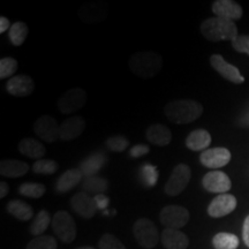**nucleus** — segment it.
I'll list each match as a JSON object with an SVG mask.
<instances>
[{
  "mask_svg": "<svg viewBox=\"0 0 249 249\" xmlns=\"http://www.w3.org/2000/svg\"><path fill=\"white\" fill-rule=\"evenodd\" d=\"M165 117L176 124L194 123L203 113V105L193 99H176L164 107Z\"/></svg>",
  "mask_w": 249,
  "mask_h": 249,
  "instance_id": "obj_1",
  "label": "nucleus"
},
{
  "mask_svg": "<svg viewBox=\"0 0 249 249\" xmlns=\"http://www.w3.org/2000/svg\"><path fill=\"white\" fill-rule=\"evenodd\" d=\"M128 66L134 75L145 80L151 79L160 73L163 58L154 51H138L129 58Z\"/></svg>",
  "mask_w": 249,
  "mask_h": 249,
  "instance_id": "obj_2",
  "label": "nucleus"
},
{
  "mask_svg": "<svg viewBox=\"0 0 249 249\" xmlns=\"http://www.w3.org/2000/svg\"><path fill=\"white\" fill-rule=\"evenodd\" d=\"M201 34L209 42L234 40L238 37V28L235 22L222 18H209L201 23Z\"/></svg>",
  "mask_w": 249,
  "mask_h": 249,
  "instance_id": "obj_3",
  "label": "nucleus"
},
{
  "mask_svg": "<svg viewBox=\"0 0 249 249\" xmlns=\"http://www.w3.org/2000/svg\"><path fill=\"white\" fill-rule=\"evenodd\" d=\"M133 234L138 244L144 249H152L160 241L157 227L148 218H139L133 225Z\"/></svg>",
  "mask_w": 249,
  "mask_h": 249,
  "instance_id": "obj_4",
  "label": "nucleus"
},
{
  "mask_svg": "<svg viewBox=\"0 0 249 249\" xmlns=\"http://www.w3.org/2000/svg\"><path fill=\"white\" fill-rule=\"evenodd\" d=\"M52 230L54 234L65 244H71L75 240L77 230L73 217L67 211H58L52 217Z\"/></svg>",
  "mask_w": 249,
  "mask_h": 249,
  "instance_id": "obj_5",
  "label": "nucleus"
},
{
  "mask_svg": "<svg viewBox=\"0 0 249 249\" xmlns=\"http://www.w3.org/2000/svg\"><path fill=\"white\" fill-rule=\"evenodd\" d=\"M192 179V171L185 163H180L174 167L169 180L164 186L165 194L169 196H178L185 191Z\"/></svg>",
  "mask_w": 249,
  "mask_h": 249,
  "instance_id": "obj_6",
  "label": "nucleus"
},
{
  "mask_svg": "<svg viewBox=\"0 0 249 249\" xmlns=\"http://www.w3.org/2000/svg\"><path fill=\"white\" fill-rule=\"evenodd\" d=\"M87 99H88V95L85 89L79 88V87L71 88L59 97L57 102L58 110L64 114L74 113L85 107Z\"/></svg>",
  "mask_w": 249,
  "mask_h": 249,
  "instance_id": "obj_7",
  "label": "nucleus"
},
{
  "mask_svg": "<svg viewBox=\"0 0 249 249\" xmlns=\"http://www.w3.org/2000/svg\"><path fill=\"white\" fill-rule=\"evenodd\" d=\"M189 211L182 205H166L160 213V220L166 229L180 230L189 222Z\"/></svg>",
  "mask_w": 249,
  "mask_h": 249,
  "instance_id": "obj_8",
  "label": "nucleus"
},
{
  "mask_svg": "<svg viewBox=\"0 0 249 249\" xmlns=\"http://www.w3.org/2000/svg\"><path fill=\"white\" fill-rule=\"evenodd\" d=\"M34 132L39 139H42V141L54 143L60 139V124L55 118L44 114L34 123Z\"/></svg>",
  "mask_w": 249,
  "mask_h": 249,
  "instance_id": "obj_9",
  "label": "nucleus"
},
{
  "mask_svg": "<svg viewBox=\"0 0 249 249\" xmlns=\"http://www.w3.org/2000/svg\"><path fill=\"white\" fill-rule=\"evenodd\" d=\"M6 91L14 97H28L35 90V81L29 75L20 74L11 77L6 83Z\"/></svg>",
  "mask_w": 249,
  "mask_h": 249,
  "instance_id": "obj_10",
  "label": "nucleus"
},
{
  "mask_svg": "<svg viewBox=\"0 0 249 249\" xmlns=\"http://www.w3.org/2000/svg\"><path fill=\"white\" fill-rule=\"evenodd\" d=\"M203 188L209 193H216V194H226L231 189L232 182L229 176L222 171H211L207 173L202 179Z\"/></svg>",
  "mask_w": 249,
  "mask_h": 249,
  "instance_id": "obj_11",
  "label": "nucleus"
},
{
  "mask_svg": "<svg viewBox=\"0 0 249 249\" xmlns=\"http://www.w3.org/2000/svg\"><path fill=\"white\" fill-rule=\"evenodd\" d=\"M238 201L231 194H220L211 201L208 207V213L213 218H222L235 210Z\"/></svg>",
  "mask_w": 249,
  "mask_h": 249,
  "instance_id": "obj_12",
  "label": "nucleus"
},
{
  "mask_svg": "<svg viewBox=\"0 0 249 249\" xmlns=\"http://www.w3.org/2000/svg\"><path fill=\"white\" fill-rule=\"evenodd\" d=\"M211 66L217 73H219L224 79H226L230 82L235 83V85H240L244 83L245 77L241 75L238 68L233 65L227 62L220 54H213L210 57Z\"/></svg>",
  "mask_w": 249,
  "mask_h": 249,
  "instance_id": "obj_13",
  "label": "nucleus"
},
{
  "mask_svg": "<svg viewBox=\"0 0 249 249\" xmlns=\"http://www.w3.org/2000/svg\"><path fill=\"white\" fill-rule=\"evenodd\" d=\"M231 160V152L226 148H213L203 151L200 161L208 169H220L226 166Z\"/></svg>",
  "mask_w": 249,
  "mask_h": 249,
  "instance_id": "obj_14",
  "label": "nucleus"
},
{
  "mask_svg": "<svg viewBox=\"0 0 249 249\" xmlns=\"http://www.w3.org/2000/svg\"><path fill=\"white\" fill-rule=\"evenodd\" d=\"M71 207L79 216L85 219L92 218L97 211L95 198L85 192L76 193L75 195H73V197L71 198Z\"/></svg>",
  "mask_w": 249,
  "mask_h": 249,
  "instance_id": "obj_15",
  "label": "nucleus"
},
{
  "mask_svg": "<svg viewBox=\"0 0 249 249\" xmlns=\"http://www.w3.org/2000/svg\"><path fill=\"white\" fill-rule=\"evenodd\" d=\"M107 15V4L102 1L87 2L80 8L79 17L83 22L98 23Z\"/></svg>",
  "mask_w": 249,
  "mask_h": 249,
  "instance_id": "obj_16",
  "label": "nucleus"
},
{
  "mask_svg": "<svg viewBox=\"0 0 249 249\" xmlns=\"http://www.w3.org/2000/svg\"><path fill=\"white\" fill-rule=\"evenodd\" d=\"M86 120L82 117H70L60 124V140L68 142L79 138L86 129Z\"/></svg>",
  "mask_w": 249,
  "mask_h": 249,
  "instance_id": "obj_17",
  "label": "nucleus"
},
{
  "mask_svg": "<svg viewBox=\"0 0 249 249\" xmlns=\"http://www.w3.org/2000/svg\"><path fill=\"white\" fill-rule=\"evenodd\" d=\"M213 12L217 18H226L233 22L241 18L244 13L241 6L232 0H217L213 4Z\"/></svg>",
  "mask_w": 249,
  "mask_h": 249,
  "instance_id": "obj_18",
  "label": "nucleus"
},
{
  "mask_svg": "<svg viewBox=\"0 0 249 249\" xmlns=\"http://www.w3.org/2000/svg\"><path fill=\"white\" fill-rule=\"evenodd\" d=\"M145 138L152 144L158 145V147H166L172 141V133L165 124H154L148 127Z\"/></svg>",
  "mask_w": 249,
  "mask_h": 249,
  "instance_id": "obj_19",
  "label": "nucleus"
},
{
  "mask_svg": "<svg viewBox=\"0 0 249 249\" xmlns=\"http://www.w3.org/2000/svg\"><path fill=\"white\" fill-rule=\"evenodd\" d=\"M161 244L166 249H187L189 239L180 230L165 229L161 232Z\"/></svg>",
  "mask_w": 249,
  "mask_h": 249,
  "instance_id": "obj_20",
  "label": "nucleus"
},
{
  "mask_svg": "<svg viewBox=\"0 0 249 249\" xmlns=\"http://www.w3.org/2000/svg\"><path fill=\"white\" fill-rule=\"evenodd\" d=\"M82 177L83 174L80 171V169H70L65 171L57 180V183H55V191L60 193V194L68 193L71 191L74 187L79 185L81 180H82Z\"/></svg>",
  "mask_w": 249,
  "mask_h": 249,
  "instance_id": "obj_21",
  "label": "nucleus"
},
{
  "mask_svg": "<svg viewBox=\"0 0 249 249\" xmlns=\"http://www.w3.org/2000/svg\"><path fill=\"white\" fill-rule=\"evenodd\" d=\"M29 169V165L22 160H4L0 161V174L5 178H20L26 176Z\"/></svg>",
  "mask_w": 249,
  "mask_h": 249,
  "instance_id": "obj_22",
  "label": "nucleus"
},
{
  "mask_svg": "<svg viewBox=\"0 0 249 249\" xmlns=\"http://www.w3.org/2000/svg\"><path fill=\"white\" fill-rule=\"evenodd\" d=\"M211 144V135L205 129H195L186 138V147L192 151H205Z\"/></svg>",
  "mask_w": 249,
  "mask_h": 249,
  "instance_id": "obj_23",
  "label": "nucleus"
},
{
  "mask_svg": "<svg viewBox=\"0 0 249 249\" xmlns=\"http://www.w3.org/2000/svg\"><path fill=\"white\" fill-rule=\"evenodd\" d=\"M18 151L23 156L30 158V160H43V156L45 155L46 149L42 142L37 141L35 139L26 138L22 139L18 143Z\"/></svg>",
  "mask_w": 249,
  "mask_h": 249,
  "instance_id": "obj_24",
  "label": "nucleus"
},
{
  "mask_svg": "<svg viewBox=\"0 0 249 249\" xmlns=\"http://www.w3.org/2000/svg\"><path fill=\"white\" fill-rule=\"evenodd\" d=\"M105 161H107V156L104 154H102L101 151L93 152V154L89 155L88 157H86L85 160L81 161L80 171L86 178L93 177L102 169Z\"/></svg>",
  "mask_w": 249,
  "mask_h": 249,
  "instance_id": "obj_25",
  "label": "nucleus"
},
{
  "mask_svg": "<svg viewBox=\"0 0 249 249\" xmlns=\"http://www.w3.org/2000/svg\"><path fill=\"white\" fill-rule=\"evenodd\" d=\"M6 209H7V211L12 216L18 220H22V222H28L34 216L33 208L28 203H26V202L21 200L9 201L7 205H6Z\"/></svg>",
  "mask_w": 249,
  "mask_h": 249,
  "instance_id": "obj_26",
  "label": "nucleus"
},
{
  "mask_svg": "<svg viewBox=\"0 0 249 249\" xmlns=\"http://www.w3.org/2000/svg\"><path fill=\"white\" fill-rule=\"evenodd\" d=\"M107 187L108 183L107 180L98 176L88 177L82 182V189L87 194L101 195L104 192H107Z\"/></svg>",
  "mask_w": 249,
  "mask_h": 249,
  "instance_id": "obj_27",
  "label": "nucleus"
},
{
  "mask_svg": "<svg viewBox=\"0 0 249 249\" xmlns=\"http://www.w3.org/2000/svg\"><path fill=\"white\" fill-rule=\"evenodd\" d=\"M213 245L214 249H238L239 238L232 233L220 232L213 236Z\"/></svg>",
  "mask_w": 249,
  "mask_h": 249,
  "instance_id": "obj_28",
  "label": "nucleus"
},
{
  "mask_svg": "<svg viewBox=\"0 0 249 249\" xmlns=\"http://www.w3.org/2000/svg\"><path fill=\"white\" fill-rule=\"evenodd\" d=\"M28 33H29V28L24 22L18 21L12 24L11 29H9L8 37L11 43L14 46H20L24 43V40L27 39Z\"/></svg>",
  "mask_w": 249,
  "mask_h": 249,
  "instance_id": "obj_29",
  "label": "nucleus"
},
{
  "mask_svg": "<svg viewBox=\"0 0 249 249\" xmlns=\"http://www.w3.org/2000/svg\"><path fill=\"white\" fill-rule=\"evenodd\" d=\"M50 224H52L50 213L46 210H40L30 225V233L36 236L43 235V233L48 230Z\"/></svg>",
  "mask_w": 249,
  "mask_h": 249,
  "instance_id": "obj_30",
  "label": "nucleus"
},
{
  "mask_svg": "<svg viewBox=\"0 0 249 249\" xmlns=\"http://www.w3.org/2000/svg\"><path fill=\"white\" fill-rule=\"evenodd\" d=\"M45 192L46 187L38 182H24L18 187V193L30 198H40L45 194Z\"/></svg>",
  "mask_w": 249,
  "mask_h": 249,
  "instance_id": "obj_31",
  "label": "nucleus"
},
{
  "mask_svg": "<svg viewBox=\"0 0 249 249\" xmlns=\"http://www.w3.org/2000/svg\"><path fill=\"white\" fill-rule=\"evenodd\" d=\"M58 245L53 236L51 235H39L35 236L26 249H57Z\"/></svg>",
  "mask_w": 249,
  "mask_h": 249,
  "instance_id": "obj_32",
  "label": "nucleus"
},
{
  "mask_svg": "<svg viewBox=\"0 0 249 249\" xmlns=\"http://www.w3.org/2000/svg\"><path fill=\"white\" fill-rule=\"evenodd\" d=\"M58 163L53 160H39L33 165V172L35 174H44L50 176L57 172Z\"/></svg>",
  "mask_w": 249,
  "mask_h": 249,
  "instance_id": "obj_33",
  "label": "nucleus"
},
{
  "mask_svg": "<svg viewBox=\"0 0 249 249\" xmlns=\"http://www.w3.org/2000/svg\"><path fill=\"white\" fill-rule=\"evenodd\" d=\"M18 71L17 59L6 57L0 60V79L13 77L14 73Z\"/></svg>",
  "mask_w": 249,
  "mask_h": 249,
  "instance_id": "obj_34",
  "label": "nucleus"
},
{
  "mask_svg": "<svg viewBox=\"0 0 249 249\" xmlns=\"http://www.w3.org/2000/svg\"><path fill=\"white\" fill-rule=\"evenodd\" d=\"M108 150L113 152H123L128 148L129 141L123 135H113L108 138L105 142Z\"/></svg>",
  "mask_w": 249,
  "mask_h": 249,
  "instance_id": "obj_35",
  "label": "nucleus"
},
{
  "mask_svg": "<svg viewBox=\"0 0 249 249\" xmlns=\"http://www.w3.org/2000/svg\"><path fill=\"white\" fill-rule=\"evenodd\" d=\"M99 249H127L117 236L111 233H105L102 235L98 242Z\"/></svg>",
  "mask_w": 249,
  "mask_h": 249,
  "instance_id": "obj_36",
  "label": "nucleus"
},
{
  "mask_svg": "<svg viewBox=\"0 0 249 249\" xmlns=\"http://www.w3.org/2000/svg\"><path fill=\"white\" fill-rule=\"evenodd\" d=\"M232 46L236 52L249 55V35H240L232 40Z\"/></svg>",
  "mask_w": 249,
  "mask_h": 249,
  "instance_id": "obj_37",
  "label": "nucleus"
},
{
  "mask_svg": "<svg viewBox=\"0 0 249 249\" xmlns=\"http://www.w3.org/2000/svg\"><path fill=\"white\" fill-rule=\"evenodd\" d=\"M142 174L144 177V181L147 182L148 186H155L158 179V171L157 167L152 165H145L142 169Z\"/></svg>",
  "mask_w": 249,
  "mask_h": 249,
  "instance_id": "obj_38",
  "label": "nucleus"
},
{
  "mask_svg": "<svg viewBox=\"0 0 249 249\" xmlns=\"http://www.w3.org/2000/svg\"><path fill=\"white\" fill-rule=\"evenodd\" d=\"M149 151H150V148H149L147 144L140 143V144H136L134 145V147H132L129 154L134 158H140V157H143V156L148 155Z\"/></svg>",
  "mask_w": 249,
  "mask_h": 249,
  "instance_id": "obj_39",
  "label": "nucleus"
},
{
  "mask_svg": "<svg viewBox=\"0 0 249 249\" xmlns=\"http://www.w3.org/2000/svg\"><path fill=\"white\" fill-rule=\"evenodd\" d=\"M242 239H244L245 245L249 248V214L246 217L244 222V227H242Z\"/></svg>",
  "mask_w": 249,
  "mask_h": 249,
  "instance_id": "obj_40",
  "label": "nucleus"
},
{
  "mask_svg": "<svg viewBox=\"0 0 249 249\" xmlns=\"http://www.w3.org/2000/svg\"><path fill=\"white\" fill-rule=\"evenodd\" d=\"M93 198H95L96 204H97V208H99V209H105V208L107 207V204H108V198L105 197V196L103 195V194H101V195H96Z\"/></svg>",
  "mask_w": 249,
  "mask_h": 249,
  "instance_id": "obj_41",
  "label": "nucleus"
},
{
  "mask_svg": "<svg viewBox=\"0 0 249 249\" xmlns=\"http://www.w3.org/2000/svg\"><path fill=\"white\" fill-rule=\"evenodd\" d=\"M11 27H12V24H11V22H9V20L7 18H5V17L0 18V34L5 33L6 30L11 29Z\"/></svg>",
  "mask_w": 249,
  "mask_h": 249,
  "instance_id": "obj_42",
  "label": "nucleus"
},
{
  "mask_svg": "<svg viewBox=\"0 0 249 249\" xmlns=\"http://www.w3.org/2000/svg\"><path fill=\"white\" fill-rule=\"evenodd\" d=\"M9 191L8 183L6 181L0 182V198H4L5 196H7Z\"/></svg>",
  "mask_w": 249,
  "mask_h": 249,
  "instance_id": "obj_43",
  "label": "nucleus"
},
{
  "mask_svg": "<svg viewBox=\"0 0 249 249\" xmlns=\"http://www.w3.org/2000/svg\"><path fill=\"white\" fill-rule=\"evenodd\" d=\"M77 249H95L93 247H90V246H85V247H80Z\"/></svg>",
  "mask_w": 249,
  "mask_h": 249,
  "instance_id": "obj_44",
  "label": "nucleus"
}]
</instances>
